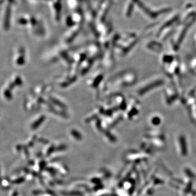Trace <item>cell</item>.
Listing matches in <instances>:
<instances>
[{"label": "cell", "mask_w": 196, "mask_h": 196, "mask_svg": "<svg viewBox=\"0 0 196 196\" xmlns=\"http://www.w3.org/2000/svg\"><path fill=\"white\" fill-rule=\"evenodd\" d=\"M150 123L152 125L154 126H159L162 123V119L160 116H152V118L150 119Z\"/></svg>", "instance_id": "obj_1"}]
</instances>
